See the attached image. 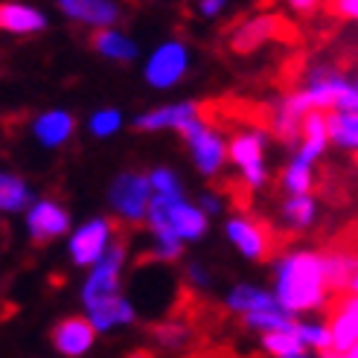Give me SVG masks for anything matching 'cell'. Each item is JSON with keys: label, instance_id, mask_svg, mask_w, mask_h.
<instances>
[{"label": "cell", "instance_id": "cell-34", "mask_svg": "<svg viewBox=\"0 0 358 358\" xmlns=\"http://www.w3.org/2000/svg\"><path fill=\"white\" fill-rule=\"evenodd\" d=\"M155 341L164 350H181L189 341V327H184V324H160L155 329Z\"/></svg>", "mask_w": 358, "mask_h": 358}, {"label": "cell", "instance_id": "cell-25", "mask_svg": "<svg viewBox=\"0 0 358 358\" xmlns=\"http://www.w3.org/2000/svg\"><path fill=\"white\" fill-rule=\"evenodd\" d=\"M294 329L300 335V341L306 344L309 352L317 355H332V327L329 317H315V315H300L294 320Z\"/></svg>", "mask_w": 358, "mask_h": 358}, {"label": "cell", "instance_id": "cell-13", "mask_svg": "<svg viewBox=\"0 0 358 358\" xmlns=\"http://www.w3.org/2000/svg\"><path fill=\"white\" fill-rule=\"evenodd\" d=\"M56 9L67 24L82 27L87 32L117 27L125 17L122 0H56Z\"/></svg>", "mask_w": 358, "mask_h": 358}, {"label": "cell", "instance_id": "cell-39", "mask_svg": "<svg viewBox=\"0 0 358 358\" xmlns=\"http://www.w3.org/2000/svg\"><path fill=\"white\" fill-rule=\"evenodd\" d=\"M327 0H285V6H289V12H294V15H300V17H309V15H315L320 6H324Z\"/></svg>", "mask_w": 358, "mask_h": 358}, {"label": "cell", "instance_id": "cell-12", "mask_svg": "<svg viewBox=\"0 0 358 358\" xmlns=\"http://www.w3.org/2000/svg\"><path fill=\"white\" fill-rule=\"evenodd\" d=\"M79 120L70 108H62V105H52V108L38 111L29 120V137L38 149L44 152H59L64 149L70 140L76 137Z\"/></svg>", "mask_w": 358, "mask_h": 358}, {"label": "cell", "instance_id": "cell-10", "mask_svg": "<svg viewBox=\"0 0 358 358\" xmlns=\"http://www.w3.org/2000/svg\"><path fill=\"white\" fill-rule=\"evenodd\" d=\"M73 230V213L56 195H38L24 210V234L32 245H52Z\"/></svg>", "mask_w": 358, "mask_h": 358}, {"label": "cell", "instance_id": "cell-9", "mask_svg": "<svg viewBox=\"0 0 358 358\" xmlns=\"http://www.w3.org/2000/svg\"><path fill=\"white\" fill-rule=\"evenodd\" d=\"M300 87L309 94L317 111H347L350 102V73L335 62H312L303 70Z\"/></svg>", "mask_w": 358, "mask_h": 358}, {"label": "cell", "instance_id": "cell-22", "mask_svg": "<svg viewBox=\"0 0 358 358\" xmlns=\"http://www.w3.org/2000/svg\"><path fill=\"white\" fill-rule=\"evenodd\" d=\"M85 315L91 317V324L96 327L99 335H114L120 329H129V327L137 324V317H140L134 300L125 292L120 297L108 300V303H102V306H96V309H87Z\"/></svg>", "mask_w": 358, "mask_h": 358}, {"label": "cell", "instance_id": "cell-41", "mask_svg": "<svg viewBox=\"0 0 358 358\" xmlns=\"http://www.w3.org/2000/svg\"><path fill=\"white\" fill-rule=\"evenodd\" d=\"M341 358H358V341H355V344H350V347L341 352Z\"/></svg>", "mask_w": 358, "mask_h": 358}, {"label": "cell", "instance_id": "cell-35", "mask_svg": "<svg viewBox=\"0 0 358 358\" xmlns=\"http://www.w3.org/2000/svg\"><path fill=\"white\" fill-rule=\"evenodd\" d=\"M184 282L195 292H207L213 285V268L201 259H187L184 262Z\"/></svg>", "mask_w": 358, "mask_h": 358}, {"label": "cell", "instance_id": "cell-7", "mask_svg": "<svg viewBox=\"0 0 358 358\" xmlns=\"http://www.w3.org/2000/svg\"><path fill=\"white\" fill-rule=\"evenodd\" d=\"M125 268H129V245L117 239V245L108 250V254L85 271V280L79 285L82 312L96 309V306H102V303H108V300H114L125 292L122 289Z\"/></svg>", "mask_w": 358, "mask_h": 358}, {"label": "cell", "instance_id": "cell-24", "mask_svg": "<svg viewBox=\"0 0 358 358\" xmlns=\"http://www.w3.org/2000/svg\"><path fill=\"white\" fill-rule=\"evenodd\" d=\"M38 199L35 187L17 172H0V213L3 216H24V210Z\"/></svg>", "mask_w": 358, "mask_h": 358}, {"label": "cell", "instance_id": "cell-19", "mask_svg": "<svg viewBox=\"0 0 358 358\" xmlns=\"http://www.w3.org/2000/svg\"><path fill=\"white\" fill-rule=\"evenodd\" d=\"M332 355H341L350 344L358 341V292H341L332 303Z\"/></svg>", "mask_w": 358, "mask_h": 358}, {"label": "cell", "instance_id": "cell-5", "mask_svg": "<svg viewBox=\"0 0 358 358\" xmlns=\"http://www.w3.org/2000/svg\"><path fill=\"white\" fill-rule=\"evenodd\" d=\"M192 73V47L184 38L157 41L140 64V76L155 94H169Z\"/></svg>", "mask_w": 358, "mask_h": 358}, {"label": "cell", "instance_id": "cell-21", "mask_svg": "<svg viewBox=\"0 0 358 358\" xmlns=\"http://www.w3.org/2000/svg\"><path fill=\"white\" fill-rule=\"evenodd\" d=\"M332 146L329 140V122H327V111L312 108L306 117H303L300 125V140L294 143V155L309 160V164H317Z\"/></svg>", "mask_w": 358, "mask_h": 358}, {"label": "cell", "instance_id": "cell-36", "mask_svg": "<svg viewBox=\"0 0 358 358\" xmlns=\"http://www.w3.org/2000/svg\"><path fill=\"white\" fill-rule=\"evenodd\" d=\"M195 201H199V207L207 213L210 219H222L224 213H227V201H224V195H222V192H216V189H204Z\"/></svg>", "mask_w": 358, "mask_h": 358}, {"label": "cell", "instance_id": "cell-40", "mask_svg": "<svg viewBox=\"0 0 358 358\" xmlns=\"http://www.w3.org/2000/svg\"><path fill=\"white\" fill-rule=\"evenodd\" d=\"M347 111H358V64L350 70V102Z\"/></svg>", "mask_w": 358, "mask_h": 358}, {"label": "cell", "instance_id": "cell-15", "mask_svg": "<svg viewBox=\"0 0 358 358\" xmlns=\"http://www.w3.org/2000/svg\"><path fill=\"white\" fill-rule=\"evenodd\" d=\"M201 114V105L192 99H178V102H164L155 108L140 111L131 120V129L140 134H164V131H181V125L192 117Z\"/></svg>", "mask_w": 358, "mask_h": 358}, {"label": "cell", "instance_id": "cell-38", "mask_svg": "<svg viewBox=\"0 0 358 358\" xmlns=\"http://www.w3.org/2000/svg\"><path fill=\"white\" fill-rule=\"evenodd\" d=\"M329 3H332V12L338 17L358 24V0H329Z\"/></svg>", "mask_w": 358, "mask_h": 358}, {"label": "cell", "instance_id": "cell-31", "mask_svg": "<svg viewBox=\"0 0 358 358\" xmlns=\"http://www.w3.org/2000/svg\"><path fill=\"white\" fill-rule=\"evenodd\" d=\"M324 268H327V280L332 285L335 294L347 292V285L358 268V257L347 254V250H324Z\"/></svg>", "mask_w": 358, "mask_h": 358}, {"label": "cell", "instance_id": "cell-1", "mask_svg": "<svg viewBox=\"0 0 358 358\" xmlns=\"http://www.w3.org/2000/svg\"><path fill=\"white\" fill-rule=\"evenodd\" d=\"M271 282L277 303L294 317L317 315L320 309L329 306L335 294L327 280L324 250L315 248H294L277 254L271 265Z\"/></svg>", "mask_w": 358, "mask_h": 358}, {"label": "cell", "instance_id": "cell-37", "mask_svg": "<svg viewBox=\"0 0 358 358\" xmlns=\"http://www.w3.org/2000/svg\"><path fill=\"white\" fill-rule=\"evenodd\" d=\"M230 0H195V15L201 21H219V17L227 12Z\"/></svg>", "mask_w": 358, "mask_h": 358}, {"label": "cell", "instance_id": "cell-30", "mask_svg": "<svg viewBox=\"0 0 358 358\" xmlns=\"http://www.w3.org/2000/svg\"><path fill=\"white\" fill-rule=\"evenodd\" d=\"M294 320L297 317L277 303V306H268V309H259V312L242 315V327L248 332H254V335H262V332H274V329H294Z\"/></svg>", "mask_w": 358, "mask_h": 358}, {"label": "cell", "instance_id": "cell-32", "mask_svg": "<svg viewBox=\"0 0 358 358\" xmlns=\"http://www.w3.org/2000/svg\"><path fill=\"white\" fill-rule=\"evenodd\" d=\"M277 27L274 17H254V21H245L236 35H234V50L236 52H250L257 50L262 41H268V35H271V29Z\"/></svg>", "mask_w": 358, "mask_h": 358}, {"label": "cell", "instance_id": "cell-4", "mask_svg": "<svg viewBox=\"0 0 358 358\" xmlns=\"http://www.w3.org/2000/svg\"><path fill=\"white\" fill-rule=\"evenodd\" d=\"M155 199V189L149 181V172L143 169H122L111 178L105 189V204L108 213L125 227H143L149 216V207Z\"/></svg>", "mask_w": 358, "mask_h": 358}, {"label": "cell", "instance_id": "cell-11", "mask_svg": "<svg viewBox=\"0 0 358 358\" xmlns=\"http://www.w3.org/2000/svg\"><path fill=\"white\" fill-rule=\"evenodd\" d=\"M222 234L227 239V245L236 250L245 262H265L274 257L277 250V239L271 234V227L262 224L254 216H245V213H234L222 222Z\"/></svg>", "mask_w": 358, "mask_h": 358}, {"label": "cell", "instance_id": "cell-27", "mask_svg": "<svg viewBox=\"0 0 358 358\" xmlns=\"http://www.w3.org/2000/svg\"><path fill=\"white\" fill-rule=\"evenodd\" d=\"M327 122L332 146L358 157V111H327Z\"/></svg>", "mask_w": 358, "mask_h": 358}, {"label": "cell", "instance_id": "cell-20", "mask_svg": "<svg viewBox=\"0 0 358 358\" xmlns=\"http://www.w3.org/2000/svg\"><path fill=\"white\" fill-rule=\"evenodd\" d=\"M280 224L292 234H309L320 219V204L315 199V192H289L282 195V201L277 207Z\"/></svg>", "mask_w": 358, "mask_h": 358}, {"label": "cell", "instance_id": "cell-8", "mask_svg": "<svg viewBox=\"0 0 358 358\" xmlns=\"http://www.w3.org/2000/svg\"><path fill=\"white\" fill-rule=\"evenodd\" d=\"M117 219L114 216H91L79 224H73V230L67 234L64 248H67V262L87 271L94 262H99L108 250L117 245Z\"/></svg>", "mask_w": 358, "mask_h": 358}, {"label": "cell", "instance_id": "cell-2", "mask_svg": "<svg viewBox=\"0 0 358 358\" xmlns=\"http://www.w3.org/2000/svg\"><path fill=\"white\" fill-rule=\"evenodd\" d=\"M210 224L213 219L199 201H189L187 195H155L143 224L149 230V257L166 265L178 262L187 245L201 242L210 234Z\"/></svg>", "mask_w": 358, "mask_h": 358}, {"label": "cell", "instance_id": "cell-6", "mask_svg": "<svg viewBox=\"0 0 358 358\" xmlns=\"http://www.w3.org/2000/svg\"><path fill=\"white\" fill-rule=\"evenodd\" d=\"M178 137L184 140L192 169L201 178H207V181H216V178L224 172V166L230 164L227 160V137L216 129V125H210L201 114L187 120L181 125V131H178Z\"/></svg>", "mask_w": 358, "mask_h": 358}, {"label": "cell", "instance_id": "cell-16", "mask_svg": "<svg viewBox=\"0 0 358 358\" xmlns=\"http://www.w3.org/2000/svg\"><path fill=\"white\" fill-rule=\"evenodd\" d=\"M315 108L309 94L303 87H294L285 96L277 99L274 111H271V120H268V129L271 134L282 143H297L300 140V125H303V117Z\"/></svg>", "mask_w": 358, "mask_h": 358}, {"label": "cell", "instance_id": "cell-26", "mask_svg": "<svg viewBox=\"0 0 358 358\" xmlns=\"http://www.w3.org/2000/svg\"><path fill=\"white\" fill-rule=\"evenodd\" d=\"M131 120L125 117L117 105H99V108H94L91 114H87L85 120V131L91 134L94 140H114L122 134V129L129 125Z\"/></svg>", "mask_w": 358, "mask_h": 358}, {"label": "cell", "instance_id": "cell-18", "mask_svg": "<svg viewBox=\"0 0 358 358\" xmlns=\"http://www.w3.org/2000/svg\"><path fill=\"white\" fill-rule=\"evenodd\" d=\"M91 50L99 59L111 62V64H134L143 56V47L131 32H125L117 27H105L91 32Z\"/></svg>", "mask_w": 358, "mask_h": 358}, {"label": "cell", "instance_id": "cell-17", "mask_svg": "<svg viewBox=\"0 0 358 358\" xmlns=\"http://www.w3.org/2000/svg\"><path fill=\"white\" fill-rule=\"evenodd\" d=\"M50 29V15L27 3V0H0V32L12 35V38H32Z\"/></svg>", "mask_w": 358, "mask_h": 358}, {"label": "cell", "instance_id": "cell-28", "mask_svg": "<svg viewBox=\"0 0 358 358\" xmlns=\"http://www.w3.org/2000/svg\"><path fill=\"white\" fill-rule=\"evenodd\" d=\"M259 350L274 358H306L309 350L300 341L297 329H274L259 335Z\"/></svg>", "mask_w": 358, "mask_h": 358}, {"label": "cell", "instance_id": "cell-29", "mask_svg": "<svg viewBox=\"0 0 358 358\" xmlns=\"http://www.w3.org/2000/svg\"><path fill=\"white\" fill-rule=\"evenodd\" d=\"M315 166L317 164H309V160L292 155L289 164L282 166V172L277 178L282 195H289V192H312L315 189Z\"/></svg>", "mask_w": 358, "mask_h": 358}, {"label": "cell", "instance_id": "cell-3", "mask_svg": "<svg viewBox=\"0 0 358 358\" xmlns=\"http://www.w3.org/2000/svg\"><path fill=\"white\" fill-rule=\"evenodd\" d=\"M268 146H271V129H262V125H248L227 137V160L250 192L265 189L271 181Z\"/></svg>", "mask_w": 358, "mask_h": 358}, {"label": "cell", "instance_id": "cell-42", "mask_svg": "<svg viewBox=\"0 0 358 358\" xmlns=\"http://www.w3.org/2000/svg\"><path fill=\"white\" fill-rule=\"evenodd\" d=\"M347 292H358V268H355V274H352V280L347 285Z\"/></svg>", "mask_w": 358, "mask_h": 358}, {"label": "cell", "instance_id": "cell-33", "mask_svg": "<svg viewBox=\"0 0 358 358\" xmlns=\"http://www.w3.org/2000/svg\"><path fill=\"white\" fill-rule=\"evenodd\" d=\"M149 181H152V189L155 195H187V187H184V178L175 166L169 164H157L149 169Z\"/></svg>", "mask_w": 358, "mask_h": 358}, {"label": "cell", "instance_id": "cell-23", "mask_svg": "<svg viewBox=\"0 0 358 358\" xmlns=\"http://www.w3.org/2000/svg\"><path fill=\"white\" fill-rule=\"evenodd\" d=\"M222 306L227 315H250V312H259L268 306H277V297L274 289H265V285L257 282H234L222 297Z\"/></svg>", "mask_w": 358, "mask_h": 358}, {"label": "cell", "instance_id": "cell-14", "mask_svg": "<svg viewBox=\"0 0 358 358\" xmlns=\"http://www.w3.org/2000/svg\"><path fill=\"white\" fill-rule=\"evenodd\" d=\"M96 338H99L96 327L91 324V317L82 312V315L62 317L50 332V344L62 358H85L94 352Z\"/></svg>", "mask_w": 358, "mask_h": 358}, {"label": "cell", "instance_id": "cell-43", "mask_svg": "<svg viewBox=\"0 0 358 358\" xmlns=\"http://www.w3.org/2000/svg\"><path fill=\"white\" fill-rule=\"evenodd\" d=\"M0 222H3V213H0Z\"/></svg>", "mask_w": 358, "mask_h": 358}]
</instances>
